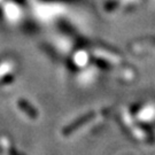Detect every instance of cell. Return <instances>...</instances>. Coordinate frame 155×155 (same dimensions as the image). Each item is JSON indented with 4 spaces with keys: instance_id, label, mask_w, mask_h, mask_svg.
Segmentation results:
<instances>
[{
    "instance_id": "cell-1",
    "label": "cell",
    "mask_w": 155,
    "mask_h": 155,
    "mask_svg": "<svg viewBox=\"0 0 155 155\" xmlns=\"http://www.w3.org/2000/svg\"><path fill=\"white\" fill-rule=\"evenodd\" d=\"M94 117L93 114H90V115H87V116L85 117H82L81 120H78L77 122L75 123H71L69 127H67L66 129H63V131H62V133H63V136H69V134H71L72 132H75V131H77L78 129H81V127H83L84 124H86L87 122H90L92 118Z\"/></svg>"
},
{
    "instance_id": "cell-2",
    "label": "cell",
    "mask_w": 155,
    "mask_h": 155,
    "mask_svg": "<svg viewBox=\"0 0 155 155\" xmlns=\"http://www.w3.org/2000/svg\"><path fill=\"white\" fill-rule=\"evenodd\" d=\"M17 104L20 105V108H21L22 110L25 111V113H27L31 118H37L38 114H37L36 110H35V109H33L32 107L29 105V104H27L24 100H18V102H17Z\"/></svg>"
},
{
    "instance_id": "cell-3",
    "label": "cell",
    "mask_w": 155,
    "mask_h": 155,
    "mask_svg": "<svg viewBox=\"0 0 155 155\" xmlns=\"http://www.w3.org/2000/svg\"><path fill=\"white\" fill-rule=\"evenodd\" d=\"M124 118H125V123H127V125H130V129L132 130V132L134 133V136H136L137 138H139V139H144V137H145L144 132H143L140 129H136V127H132L133 124H132V122H131V120L129 118V116H127V115H125V116H124Z\"/></svg>"
}]
</instances>
